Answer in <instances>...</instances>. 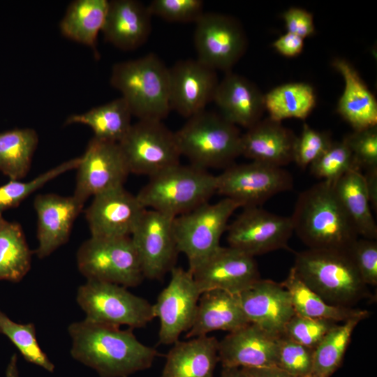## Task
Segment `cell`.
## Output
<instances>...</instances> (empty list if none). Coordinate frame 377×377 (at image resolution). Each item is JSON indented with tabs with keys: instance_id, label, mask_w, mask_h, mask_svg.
<instances>
[{
	"instance_id": "cell-12",
	"label": "cell",
	"mask_w": 377,
	"mask_h": 377,
	"mask_svg": "<svg viewBox=\"0 0 377 377\" xmlns=\"http://www.w3.org/2000/svg\"><path fill=\"white\" fill-rule=\"evenodd\" d=\"M197 59L217 71L230 72L245 53L247 38L235 17L203 13L195 22L193 35Z\"/></svg>"
},
{
	"instance_id": "cell-20",
	"label": "cell",
	"mask_w": 377,
	"mask_h": 377,
	"mask_svg": "<svg viewBox=\"0 0 377 377\" xmlns=\"http://www.w3.org/2000/svg\"><path fill=\"white\" fill-rule=\"evenodd\" d=\"M238 297L249 322L276 337L295 314L287 290L271 280L259 279Z\"/></svg>"
},
{
	"instance_id": "cell-29",
	"label": "cell",
	"mask_w": 377,
	"mask_h": 377,
	"mask_svg": "<svg viewBox=\"0 0 377 377\" xmlns=\"http://www.w3.org/2000/svg\"><path fill=\"white\" fill-rule=\"evenodd\" d=\"M335 193L358 236L376 239L377 225L371 210L363 174L350 170L333 182Z\"/></svg>"
},
{
	"instance_id": "cell-2",
	"label": "cell",
	"mask_w": 377,
	"mask_h": 377,
	"mask_svg": "<svg viewBox=\"0 0 377 377\" xmlns=\"http://www.w3.org/2000/svg\"><path fill=\"white\" fill-rule=\"evenodd\" d=\"M290 218L293 232L309 249L348 252L358 239L333 182L322 180L300 193Z\"/></svg>"
},
{
	"instance_id": "cell-1",
	"label": "cell",
	"mask_w": 377,
	"mask_h": 377,
	"mask_svg": "<svg viewBox=\"0 0 377 377\" xmlns=\"http://www.w3.org/2000/svg\"><path fill=\"white\" fill-rule=\"evenodd\" d=\"M71 356L94 369L101 377H128L150 368L159 355L142 343L133 330L99 324L87 319L71 323Z\"/></svg>"
},
{
	"instance_id": "cell-21",
	"label": "cell",
	"mask_w": 377,
	"mask_h": 377,
	"mask_svg": "<svg viewBox=\"0 0 377 377\" xmlns=\"http://www.w3.org/2000/svg\"><path fill=\"white\" fill-rule=\"evenodd\" d=\"M280 337L249 323L219 341V362L223 368L276 367Z\"/></svg>"
},
{
	"instance_id": "cell-14",
	"label": "cell",
	"mask_w": 377,
	"mask_h": 377,
	"mask_svg": "<svg viewBox=\"0 0 377 377\" xmlns=\"http://www.w3.org/2000/svg\"><path fill=\"white\" fill-rule=\"evenodd\" d=\"M201 295L192 273L179 267L170 270L168 284L152 304L159 320L158 343L170 345L191 327Z\"/></svg>"
},
{
	"instance_id": "cell-3",
	"label": "cell",
	"mask_w": 377,
	"mask_h": 377,
	"mask_svg": "<svg viewBox=\"0 0 377 377\" xmlns=\"http://www.w3.org/2000/svg\"><path fill=\"white\" fill-rule=\"evenodd\" d=\"M293 268L306 286L331 305L352 307L370 295L348 252L308 249L295 254Z\"/></svg>"
},
{
	"instance_id": "cell-34",
	"label": "cell",
	"mask_w": 377,
	"mask_h": 377,
	"mask_svg": "<svg viewBox=\"0 0 377 377\" xmlns=\"http://www.w3.org/2000/svg\"><path fill=\"white\" fill-rule=\"evenodd\" d=\"M265 109L269 118L281 122L289 118L305 119L316 105L313 87L306 82H289L264 94Z\"/></svg>"
},
{
	"instance_id": "cell-51",
	"label": "cell",
	"mask_w": 377,
	"mask_h": 377,
	"mask_svg": "<svg viewBox=\"0 0 377 377\" xmlns=\"http://www.w3.org/2000/svg\"><path fill=\"white\" fill-rule=\"evenodd\" d=\"M220 377H247L241 368H223Z\"/></svg>"
},
{
	"instance_id": "cell-35",
	"label": "cell",
	"mask_w": 377,
	"mask_h": 377,
	"mask_svg": "<svg viewBox=\"0 0 377 377\" xmlns=\"http://www.w3.org/2000/svg\"><path fill=\"white\" fill-rule=\"evenodd\" d=\"M38 144L37 132L31 128L0 133V171L10 180H20L29 172Z\"/></svg>"
},
{
	"instance_id": "cell-40",
	"label": "cell",
	"mask_w": 377,
	"mask_h": 377,
	"mask_svg": "<svg viewBox=\"0 0 377 377\" xmlns=\"http://www.w3.org/2000/svg\"><path fill=\"white\" fill-rule=\"evenodd\" d=\"M313 353L314 349L283 335L279 339L276 367L296 377H310Z\"/></svg>"
},
{
	"instance_id": "cell-49",
	"label": "cell",
	"mask_w": 377,
	"mask_h": 377,
	"mask_svg": "<svg viewBox=\"0 0 377 377\" xmlns=\"http://www.w3.org/2000/svg\"><path fill=\"white\" fill-rule=\"evenodd\" d=\"M370 205L376 212L377 210V168L367 170L363 175Z\"/></svg>"
},
{
	"instance_id": "cell-8",
	"label": "cell",
	"mask_w": 377,
	"mask_h": 377,
	"mask_svg": "<svg viewBox=\"0 0 377 377\" xmlns=\"http://www.w3.org/2000/svg\"><path fill=\"white\" fill-rule=\"evenodd\" d=\"M80 272L87 280L138 286L144 279L138 255L131 237H96L84 241L76 253Z\"/></svg>"
},
{
	"instance_id": "cell-42",
	"label": "cell",
	"mask_w": 377,
	"mask_h": 377,
	"mask_svg": "<svg viewBox=\"0 0 377 377\" xmlns=\"http://www.w3.org/2000/svg\"><path fill=\"white\" fill-rule=\"evenodd\" d=\"M332 142L330 134L319 131L304 124L299 136H297L293 161L300 168L310 166L327 149Z\"/></svg>"
},
{
	"instance_id": "cell-23",
	"label": "cell",
	"mask_w": 377,
	"mask_h": 377,
	"mask_svg": "<svg viewBox=\"0 0 377 377\" xmlns=\"http://www.w3.org/2000/svg\"><path fill=\"white\" fill-rule=\"evenodd\" d=\"M213 101L226 120L247 129L261 119L265 110L260 90L247 78L230 71L219 82Z\"/></svg>"
},
{
	"instance_id": "cell-39",
	"label": "cell",
	"mask_w": 377,
	"mask_h": 377,
	"mask_svg": "<svg viewBox=\"0 0 377 377\" xmlns=\"http://www.w3.org/2000/svg\"><path fill=\"white\" fill-rule=\"evenodd\" d=\"M350 170L358 169L351 151L343 140L332 141L323 154L310 165L312 175L330 182H334Z\"/></svg>"
},
{
	"instance_id": "cell-9",
	"label": "cell",
	"mask_w": 377,
	"mask_h": 377,
	"mask_svg": "<svg viewBox=\"0 0 377 377\" xmlns=\"http://www.w3.org/2000/svg\"><path fill=\"white\" fill-rule=\"evenodd\" d=\"M239 207L237 202L224 198L214 203L207 202L175 218L178 251L186 256L190 272L221 246L220 239L229 219Z\"/></svg>"
},
{
	"instance_id": "cell-10",
	"label": "cell",
	"mask_w": 377,
	"mask_h": 377,
	"mask_svg": "<svg viewBox=\"0 0 377 377\" xmlns=\"http://www.w3.org/2000/svg\"><path fill=\"white\" fill-rule=\"evenodd\" d=\"M130 173L149 177L179 163L175 132L159 120H138L118 142Z\"/></svg>"
},
{
	"instance_id": "cell-32",
	"label": "cell",
	"mask_w": 377,
	"mask_h": 377,
	"mask_svg": "<svg viewBox=\"0 0 377 377\" xmlns=\"http://www.w3.org/2000/svg\"><path fill=\"white\" fill-rule=\"evenodd\" d=\"M281 283L288 292L295 313L298 316L328 319L339 323L355 316L369 315L367 310L327 303L304 283L293 267L287 278Z\"/></svg>"
},
{
	"instance_id": "cell-15",
	"label": "cell",
	"mask_w": 377,
	"mask_h": 377,
	"mask_svg": "<svg viewBox=\"0 0 377 377\" xmlns=\"http://www.w3.org/2000/svg\"><path fill=\"white\" fill-rule=\"evenodd\" d=\"M80 157L73 195L84 204L91 196L124 186L130 174L118 142L93 137Z\"/></svg>"
},
{
	"instance_id": "cell-11",
	"label": "cell",
	"mask_w": 377,
	"mask_h": 377,
	"mask_svg": "<svg viewBox=\"0 0 377 377\" xmlns=\"http://www.w3.org/2000/svg\"><path fill=\"white\" fill-rule=\"evenodd\" d=\"M293 186L291 174L281 167L259 162L232 164L216 176V193L240 207H259Z\"/></svg>"
},
{
	"instance_id": "cell-27",
	"label": "cell",
	"mask_w": 377,
	"mask_h": 377,
	"mask_svg": "<svg viewBox=\"0 0 377 377\" xmlns=\"http://www.w3.org/2000/svg\"><path fill=\"white\" fill-rule=\"evenodd\" d=\"M332 66L344 81V89L337 104V112L354 131L377 126L376 98L356 68L342 58H335Z\"/></svg>"
},
{
	"instance_id": "cell-33",
	"label": "cell",
	"mask_w": 377,
	"mask_h": 377,
	"mask_svg": "<svg viewBox=\"0 0 377 377\" xmlns=\"http://www.w3.org/2000/svg\"><path fill=\"white\" fill-rule=\"evenodd\" d=\"M31 258L21 225L0 214V281L20 282L31 269Z\"/></svg>"
},
{
	"instance_id": "cell-19",
	"label": "cell",
	"mask_w": 377,
	"mask_h": 377,
	"mask_svg": "<svg viewBox=\"0 0 377 377\" xmlns=\"http://www.w3.org/2000/svg\"><path fill=\"white\" fill-rule=\"evenodd\" d=\"M85 211L91 237H131L146 210L124 186L100 193Z\"/></svg>"
},
{
	"instance_id": "cell-5",
	"label": "cell",
	"mask_w": 377,
	"mask_h": 377,
	"mask_svg": "<svg viewBox=\"0 0 377 377\" xmlns=\"http://www.w3.org/2000/svg\"><path fill=\"white\" fill-rule=\"evenodd\" d=\"M216 193V176L180 163L149 177L136 195L146 209L173 217L209 202Z\"/></svg>"
},
{
	"instance_id": "cell-46",
	"label": "cell",
	"mask_w": 377,
	"mask_h": 377,
	"mask_svg": "<svg viewBox=\"0 0 377 377\" xmlns=\"http://www.w3.org/2000/svg\"><path fill=\"white\" fill-rule=\"evenodd\" d=\"M281 17L287 32L303 39L311 36L316 31L313 15L303 8L291 7L283 12Z\"/></svg>"
},
{
	"instance_id": "cell-22",
	"label": "cell",
	"mask_w": 377,
	"mask_h": 377,
	"mask_svg": "<svg viewBox=\"0 0 377 377\" xmlns=\"http://www.w3.org/2000/svg\"><path fill=\"white\" fill-rule=\"evenodd\" d=\"M84 205L73 195L45 193L35 197L38 245L34 253L39 258L49 256L68 241L73 223Z\"/></svg>"
},
{
	"instance_id": "cell-30",
	"label": "cell",
	"mask_w": 377,
	"mask_h": 377,
	"mask_svg": "<svg viewBox=\"0 0 377 377\" xmlns=\"http://www.w3.org/2000/svg\"><path fill=\"white\" fill-rule=\"evenodd\" d=\"M108 2L107 0L71 2L59 24L61 34L96 52L97 37L105 24Z\"/></svg>"
},
{
	"instance_id": "cell-45",
	"label": "cell",
	"mask_w": 377,
	"mask_h": 377,
	"mask_svg": "<svg viewBox=\"0 0 377 377\" xmlns=\"http://www.w3.org/2000/svg\"><path fill=\"white\" fill-rule=\"evenodd\" d=\"M362 281L377 284V242L374 239H357L348 251Z\"/></svg>"
},
{
	"instance_id": "cell-16",
	"label": "cell",
	"mask_w": 377,
	"mask_h": 377,
	"mask_svg": "<svg viewBox=\"0 0 377 377\" xmlns=\"http://www.w3.org/2000/svg\"><path fill=\"white\" fill-rule=\"evenodd\" d=\"M175 217L146 209L131 235L144 278L157 280L175 267L179 253L174 231Z\"/></svg>"
},
{
	"instance_id": "cell-48",
	"label": "cell",
	"mask_w": 377,
	"mask_h": 377,
	"mask_svg": "<svg viewBox=\"0 0 377 377\" xmlns=\"http://www.w3.org/2000/svg\"><path fill=\"white\" fill-rule=\"evenodd\" d=\"M241 369L247 377H296L276 367Z\"/></svg>"
},
{
	"instance_id": "cell-4",
	"label": "cell",
	"mask_w": 377,
	"mask_h": 377,
	"mask_svg": "<svg viewBox=\"0 0 377 377\" xmlns=\"http://www.w3.org/2000/svg\"><path fill=\"white\" fill-rule=\"evenodd\" d=\"M110 82L138 120L162 121L168 115L169 68L156 54L114 64Z\"/></svg>"
},
{
	"instance_id": "cell-17",
	"label": "cell",
	"mask_w": 377,
	"mask_h": 377,
	"mask_svg": "<svg viewBox=\"0 0 377 377\" xmlns=\"http://www.w3.org/2000/svg\"><path fill=\"white\" fill-rule=\"evenodd\" d=\"M202 293L221 290L238 295L260 279L254 257L230 246H220L192 272Z\"/></svg>"
},
{
	"instance_id": "cell-31",
	"label": "cell",
	"mask_w": 377,
	"mask_h": 377,
	"mask_svg": "<svg viewBox=\"0 0 377 377\" xmlns=\"http://www.w3.org/2000/svg\"><path fill=\"white\" fill-rule=\"evenodd\" d=\"M132 117L126 102L119 97L84 113L70 115L65 124L87 125L93 131L94 138L119 142L132 125Z\"/></svg>"
},
{
	"instance_id": "cell-18",
	"label": "cell",
	"mask_w": 377,
	"mask_h": 377,
	"mask_svg": "<svg viewBox=\"0 0 377 377\" xmlns=\"http://www.w3.org/2000/svg\"><path fill=\"white\" fill-rule=\"evenodd\" d=\"M219 82L216 71L197 59L177 61L169 68L170 110L188 119L205 110Z\"/></svg>"
},
{
	"instance_id": "cell-44",
	"label": "cell",
	"mask_w": 377,
	"mask_h": 377,
	"mask_svg": "<svg viewBox=\"0 0 377 377\" xmlns=\"http://www.w3.org/2000/svg\"><path fill=\"white\" fill-rule=\"evenodd\" d=\"M342 140L351 151L359 170L377 168V126L353 131Z\"/></svg>"
},
{
	"instance_id": "cell-43",
	"label": "cell",
	"mask_w": 377,
	"mask_h": 377,
	"mask_svg": "<svg viewBox=\"0 0 377 377\" xmlns=\"http://www.w3.org/2000/svg\"><path fill=\"white\" fill-rule=\"evenodd\" d=\"M151 15L170 22H196L203 14L201 0H153L147 6Z\"/></svg>"
},
{
	"instance_id": "cell-26",
	"label": "cell",
	"mask_w": 377,
	"mask_h": 377,
	"mask_svg": "<svg viewBox=\"0 0 377 377\" xmlns=\"http://www.w3.org/2000/svg\"><path fill=\"white\" fill-rule=\"evenodd\" d=\"M249 323L238 295L212 290L201 294L193 323L185 337L191 339L219 330L232 332Z\"/></svg>"
},
{
	"instance_id": "cell-6",
	"label": "cell",
	"mask_w": 377,
	"mask_h": 377,
	"mask_svg": "<svg viewBox=\"0 0 377 377\" xmlns=\"http://www.w3.org/2000/svg\"><path fill=\"white\" fill-rule=\"evenodd\" d=\"M175 135L181 156L205 170L227 168L241 156L242 134L220 114L205 110L188 118Z\"/></svg>"
},
{
	"instance_id": "cell-24",
	"label": "cell",
	"mask_w": 377,
	"mask_h": 377,
	"mask_svg": "<svg viewBox=\"0 0 377 377\" xmlns=\"http://www.w3.org/2000/svg\"><path fill=\"white\" fill-rule=\"evenodd\" d=\"M297 136L281 122L260 119L241 136V155L276 167L293 161Z\"/></svg>"
},
{
	"instance_id": "cell-47",
	"label": "cell",
	"mask_w": 377,
	"mask_h": 377,
	"mask_svg": "<svg viewBox=\"0 0 377 377\" xmlns=\"http://www.w3.org/2000/svg\"><path fill=\"white\" fill-rule=\"evenodd\" d=\"M272 46L281 55L293 57L302 52L304 39L295 34L286 32L274 40Z\"/></svg>"
},
{
	"instance_id": "cell-7",
	"label": "cell",
	"mask_w": 377,
	"mask_h": 377,
	"mask_svg": "<svg viewBox=\"0 0 377 377\" xmlns=\"http://www.w3.org/2000/svg\"><path fill=\"white\" fill-rule=\"evenodd\" d=\"M126 288L87 280L78 288L76 300L88 320L119 327L126 325L132 330L144 327L154 318L152 304Z\"/></svg>"
},
{
	"instance_id": "cell-50",
	"label": "cell",
	"mask_w": 377,
	"mask_h": 377,
	"mask_svg": "<svg viewBox=\"0 0 377 377\" xmlns=\"http://www.w3.org/2000/svg\"><path fill=\"white\" fill-rule=\"evenodd\" d=\"M17 362V354L14 353L11 356L10 361L8 364L6 371V377H20Z\"/></svg>"
},
{
	"instance_id": "cell-36",
	"label": "cell",
	"mask_w": 377,
	"mask_h": 377,
	"mask_svg": "<svg viewBox=\"0 0 377 377\" xmlns=\"http://www.w3.org/2000/svg\"><path fill=\"white\" fill-rule=\"evenodd\" d=\"M367 316L351 318L337 324L325 335L314 349L310 377H331L342 363L355 328Z\"/></svg>"
},
{
	"instance_id": "cell-38",
	"label": "cell",
	"mask_w": 377,
	"mask_h": 377,
	"mask_svg": "<svg viewBox=\"0 0 377 377\" xmlns=\"http://www.w3.org/2000/svg\"><path fill=\"white\" fill-rule=\"evenodd\" d=\"M80 160V156L63 162L28 182L10 179L7 184L0 186V214L18 207L23 200L48 182L68 171L76 169Z\"/></svg>"
},
{
	"instance_id": "cell-41",
	"label": "cell",
	"mask_w": 377,
	"mask_h": 377,
	"mask_svg": "<svg viewBox=\"0 0 377 377\" xmlns=\"http://www.w3.org/2000/svg\"><path fill=\"white\" fill-rule=\"evenodd\" d=\"M337 322L328 319L311 318L295 314L287 323L283 335L291 340L315 349Z\"/></svg>"
},
{
	"instance_id": "cell-37",
	"label": "cell",
	"mask_w": 377,
	"mask_h": 377,
	"mask_svg": "<svg viewBox=\"0 0 377 377\" xmlns=\"http://www.w3.org/2000/svg\"><path fill=\"white\" fill-rule=\"evenodd\" d=\"M0 333L8 337L28 362L54 372V364L38 342L34 324L15 323L0 310Z\"/></svg>"
},
{
	"instance_id": "cell-28",
	"label": "cell",
	"mask_w": 377,
	"mask_h": 377,
	"mask_svg": "<svg viewBox=\"0 0 377 377\" xmlns=\"http://www.w3.org/2000/svg\"><path fill=\"white\" fill-rule=\"evenodd\" d=\"M165 356L161 377H214L219 341L200 336L177 341Z\"/></svg>"
},
{
	"instance_id": "cell-13",
	"label": "cell",
	"mask_w": 377,
	"mask_h": 377,
	"mask_svg": "<svg viewBox=\"0 0 377 377\" xmlns=\"http://www.w3.org/2000/svg\"><path fill=\"white\" fill-rule=\"evenodd\" d=\"M226 232L229 246L254 257L286 248L293 226L290 216L249 207L243 208Z\"/></svg>"
},
{
	"instance_id": "cell-25",
	"label": "cell",
	"mask_w": 377,
	"mask_h": 377,
	"mask_svg": "<svg viewBox=\"0 0 377 377\" xmlns=\"http://www.w3.org/2000/svg\"><path fill=\"white\" fill-rule=\"evenodd\" d=\"M151 14L147 6L135 0H112L101 32L105 40L122 50L143 45L151 31Z\"/></svg>"
}]
</instances>
